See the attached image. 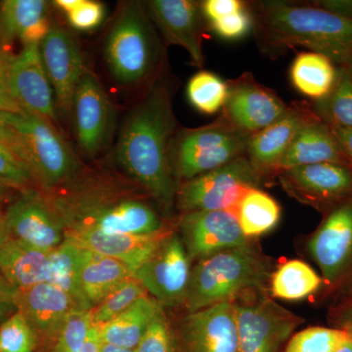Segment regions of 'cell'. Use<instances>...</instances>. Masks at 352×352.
<instances>
[{
	"instance_id": "obj_1",
	"label": "cell",
	"mask_w": 352,
	"mask_h": 352,
	"mask_svg": "<svg viewBox=\"0 0 352 352\" xmlns=\"http://www.w3.org/2000/svg\"><path fill=\"white\" fill-rule=\"evenodd\" d=\"M173 82L162 76L127 115L116 145V161L164 212L176 201L178 184L170 148L177 129Z\"/></svg>"
},
{
	"instance_id": "obj_2",
	"label": "cell",
	"mask_w": 352,
	"mask_h": 352,
	"mask_svg": "<svg viewBox=\"0 0 352 352\" xmlns=\"http://www.w3.org/2000/svg\"><path fill=\"white\" fill-rule=\"evenodd\" d=\"M252 32L265 56L278 58L302 47L342 66L352 55V21L307 2L247 1Z\"/></svg>"
},
{
	"instance_id": "obj_3",
	"label": "cell",
	"mask_w": 352,
	"mask_h": 352,
	"mask_svg": "<svg viewBox=\"0 0 352 352\" xmlns=\"http://www.w3.org/2000/svg\"><path fill=\"white\" fill-rule=\"evenodd\" d=\"M104 53L111 75L122 87H151L164 76L166 46L142 2L120 4Z\"/></svg>"
},
{
	"instance_id": "obj_4",
	"label": "cell",
	"mask_w": 352,
	"mask_h": 352,
	"mask_svg": "<svg viewBox=\"0 0 352 352\" xmlns=\"http://www.w3.org/2000/svg\"><path fill=\"white\" fill-rule=\"evenodd\" d=\"M19 140V157L45 191L69 186L82 173V163L59 127L27 112H4Z\"/></svg>"
},
{
	"instance_id": "obj_5",
	"label": "cell",
	"mask_w": 352,
	"mask_h": 352,
	"mask_svg": "<svg viewBox=\"0 0 352 352\" xmlns=\"http://www.w3.org/2000/svg\"><path fill=\"white\" fill-rule=\"evenodd\" d=\"M268 279L267 264L250 245L227 250L199 261L191 270L185 302L189 312L198 311L263 288Z\"/></svg>"
},
{
	"instance_id": "obj_6",
	"label": "cell",
	"mask_w": 352,
	"mask_h": 352,
	"mask_svg": "<svg viewBox=\"0 0 352 352\" xmlns=\"http://www.w3.org/2000/svg\"><path fill=\"white\" fill-rule=\"evenodd\" d=\"M64 226H80L106 234L149 236L162 232L156 210L136 199L87 194L50 201Z\"/></svg>"
},
{
	"instance_id": "obj_7",
	"label": "cell",
	"mask_w": 352,
	"mask_h": 352,
	"mask_svg": "<svg viewBox=\"0 0 352 352\" xmlns=\"http://www.w3.org/2000/svg\"><path fill=\"white\" fill-rule=\"evenodd\" d=\"M250 138L222 115L204 126L177 129L170 148L177 184L245 156Z\"/></svg>"
},
{
	"instance_id": "obj_8",
	"label": "cell",
	"mask_w": 352,
	"mask_h": 352,
	"mask_svg": "<svg viewBox=\"0 0 352 352\" xmlns=\"http://www.w3.org/2000/svg\"><path fill=\"white\" fill-rule=\"evenodd\" d=\"M261 179L263 176L247 157H238L179 184L176 205L183 214L206 210L233 212L248 190L258 188Z\"/></svg>"
},
{
	"instance_id": "obj_9",
	"label": "cell",
	"mask_w": 352,
	"mask_h": 352,
	"mask_svg": "<svg viewBox=\"0 0 352 352\" xmlns=\"http://www.w3.org/2000/svg\"><path fill=\"white\" fill-rule=\"evenodd\" d=\"M71 113L78 147L88 157L99 156L112 139L115 109L98 78L88 69L76 88Z\"/></svg>"
},
{
	"instance_id": "obj_10",
	"label": "cell",
	"mask_w": 352,
	"mask_h": 352,
	"mask_svg": "<svg viewBox=\"0 0 352 352\" xmlns=\"http://www.w3.org/2000/svg\"><path fill=\"white\" fill-rule=\"evenodd\" d=\"M239 352H279L298 318L267 298L234 302Z\"/></svg>"
},
{
	"instance_id": "obj_11",
	"label": "cell",
	"mask_w": 352,
	"mask_h": 352,
	"mask_svg": "<svg viewBox=\"0 0 352 352\" xmlns=\"http://www.w3.org/2000/svg\"><path fill=\"white\" fill-rule=\"evenodd\" d=\"M228 95L220 115L252 136L270 126L288 110L274 90L256 82L252 73L227 80Z\"/></svg>"
},
{
	"instance_id": "obj_12",
	"label": "cell",
	"mask_w": 352,
	"mask_h": 352,
	"mask_svg": "<svg viewBox=\"0 0 352 352\" xmlns=\"http://www.w3.org/2000/svg\"><path fill=\"white\" fill-rule=\"evenodd\" d=\"M190 258L177 235H168L134 277L157 302L175 305L185 302L188 292Z\"/></svg>"
},
{
	"instance_id": "obj_13",
	"label": "cell",
	"mask_w": 352,
	"mask_h": 352,
	"mask_svg": "<svg viewBox=\"0 0 352 352\" xmlns=\"http://www.w3.org/2000/svg\"><path fill=\"white\" fill-rule=\"evenodd\" d=\"M3 215L13 239L44 251H52L64 242L59 215L51 201L36 190L21 191Z\"/></svg>"
},
{
	"instance_id": "obj_14",
	"label": "cell",
	"mask_w": 352,
	"mask_h": 352,
	"mask_svg": "<svg viewBox=\"0 0 352 352\" xmlns=\"http://www.w3.org/2000/svg\"><path fill=\"white\" fill-rule=\"evenodd\" d=\"M41 61L54 90L58 113H71L76 88L87 72L82 51L71 32L58 24L51 25L50 32L39 43Z\"/></svg>"
},
{
	"instance_id": "obj_15",
	"label": "cell",
	"mask_w": 352,
	"mask_h": 352,
	"mask_svg": "<svg viewBox=\"0 0 352 352\" xmlns=\"http://www.w3.org/2000/svg\"><path fill=\"white\" fill-rule=\"evenodd\" d=\"M148 13L166 43L184 48L197 68L205 65L203 43L207 20L201 1L194 0H150Z\"/></svg>"
},
{
	"instance_id": "obj_16",
	"label": "cell",
	"mask_w": 352,
	"mask_h": 352,
	"mask_svg": "<svg viewBox=\"0 0 352 352\" xmlns=\"http://www.w3.org/2000/svg\"><path fill=\"white\" fill-rule=\"evenodd\" d=\"M179 228L190 259L201 261L217 252L249 245L237 217L231 210L183 214Z\"/></svg>"
},
{
	"instance_id": "obj_17",
	"label": "cell",
	"mask_w": 352,
	"mask_h": 352,
	"mask_svg": "<svg viewBox=\"0 0 352 352\" xmlns=\"http://www.w3.org/2000/svg\"><path fill=\"white\" fill-rule=\"evenodd\" d=\"M175 339L176 352H239L233 302L190 312Z\"/></svg>"
},
{
	"instance_id": "obj_18",
	"label": "cell",
	"mask_w": 352,
	"mask_h": 352,
	"mask_svg": "<svg viewBox=\"0 0 352 352\" xmlns=\"http://www.w3.org/2000/svg\"><path fill=\"white\" fill-rule=\"evenodd\" d=\"M11 94L23 112L38 116L59 126L54 90L41 61L39 45L23 46L9 69Z\"/></svg>"
},
{
	"instance_id": "obj_19",
	"label": "cell",
	"mask_w": 352,
	"mask_h": 352,
	"mask_svg": "<svg viewBox=\"0 0 352 352\" xmlns=\"http://www.w3.org/2000/svg\"><path fill=\"white\" fill-rule=\"evenodd\" d=\"M317 119L310 102H292L283 117L251 136L245 157L263 177L277 175L280 162L298 132Z\"/></svg>"
},
{
	"instance_id": "obj_20",
	"label": "cell",
	"mask_w": 352,
	"mask_h": 352,
	"mask_svg": "<svg viewBox=\"0 0 352 352\" xmlns=\"http://www.w3.org/2000/svg\"><path fill=\"white\" fill-rule=\"evenodd\" d=\"M278 176L292 196L312 205L340 203L352 196V168L344 164H307L281 171Z\"/></svg>"
},
{
	"instance_id": "obj_21",
	"label": "cell",
	"mask_w": 352,
	"mask_h": 352,
	"mask_svg": "<svg viewBox=\"0 0 352 352\" xmlns=\"http://www.w3.org/2000/svg\"><path fill=\"white\" fill-rule=\"evenodd\" d=\"M308 251L328 281L344 273L352 259V196L329 212L310 239Z\"/></svg>"
},
{
	"instance_id": "obj_22",
	"label": "cell",
	"mask_w": 352,
	"mask_h": 352,
	"mask_svg": "<svg viewBox=\"0 0 352 352\" xmlns=\"http://www.w3.org/2000/svg\"><path fill=\"white\" fill-rule=\"evenodd\" d=\"M64 235L65 241L72 244L126 264L134 274L168 236L164 232L149 236L106 234L80 226H64Z\"/></svg>"
},
{
	"instance_id": "obj_23",
	"label": "cell",
	"mask_w": 352,
	"mask_h": 352,
	"mask_svg": "<svg viewBox=\"0 0 352 352\" xmlns=\"http://www.w3.org/2000/svg\"><path fill=\"white\" fill-rule=\"evenodd\" d=\"M17 307L36 336L48 340L56 339L72 312L80 309L66 292L46 282L18 289Z\"/></svg>"
},
{
	"instance_id": "obj_24",
	"label": "cell",
	"mask_w": 352,
	"mask_h": 352,
	"mask_svg": "<svg viewBox=\"0 0 352 352\" xmlns=\"http://www.w3.org/2000/svg\"><path fill=\"white\" fill-rule=\"evenodd\" d=\"M50 15V3L44 0L0 2V45L8 48L15 41L39 45L52 25Z\"/></svg>"
},
{
	"instance_id": "obj_25",
	"label": "cell",
	"mask_w": 352,
	"mask_h": 352,
	"mask_svg": "<svg viewBox=\"0 0 352 352\" xmlns=\"http://www.w3.org/2000/svg\"><path fill=\"white\" fill-rule=\"evenodd\" d=\"M322 163L344 164L351 168L333 129L323 120L317 119L298 132L280 162L278 175L289 168Z\"/></svg>"
},
{
	"instance_id": "obj_26",
	"label": "cell",
	"mask_w": 352,
	"mask_h": 352,
	"mask_svg": "<svg viewBox=\"0 0 352 352\" xmlns=\"http://www.w3.org/2000/svg\"><path fill=\"white\" fill-rule=\"evenodd\" d=\"M50 254L51 251H44L11 238L0 252V273L17 289L47 283Z\"/></svg>"
},
{
	"instance_id": "obj_27",
	"label": "cell",
	"mask_w": 352,
	"mask_h": 352,
	"mask_svg": "<svg viewBox=\"0 0 352 352\" xmlns=\"http://www.w3.org/2000/svg\"><path fill=\"white\" fill-rule=\"evenodd\" d=\"M160 303L145 296L126 311L99 328L103 344L135 349L155 317L161 312Z\"/></svg>"
},
{
	"instance_id": "obj_28",
	"label": "cell",
	"mask_w": 352,
	"mask_h": 352,
	"mask_svg": "<svg viewBox=\"0 0 352 352\" xmlns=\"http://www.w3.org/2000/svg\"><path fill=\"white\" fill-rule=\"evenodd\" d=\"M134 277L133 271L117 259L87 251L80 270V289L85 302L94 308L122 282Z\"/></svg>"
},
{
	"instance_id": "obj_29",
	"label": "cell",
	"mask_w": 352,
	"mask_h": 352,
	"mask_svg": "<svg viewBox=\"0 0 352 352\" xmlns=\"http://www.w3.org/2000/svg\"><path fill=\"white\" fill-rule=\"evenodd\" d=\"M338 76V66L320 53L300 52L289 68V80L300 94L318 101L331 91Z\"/></svg>"
},
{
	"instance_id": "obj_30",
	"label": "cell",
	"mask_w": 352,
	"mask_h": 352,
	"mask_svg": "<svg viewBox=\"0 0 352 352\" xmlns=\"http://www.w3.org/2000/svg\"><path fill=\"white\" fill-rule=\"evenodd\" d=\"M245 237L270 232L281 219V207L270 194L258 188L248 190L233 210Z\"/></svg>"
},
{
	"instance_id": "obj_31",
	"label": "cell",
	"mask_w": 352,
	"mask_h": 352,
	"mask_svg": "<svg viewBox=\"0 0 352 352\" xmlns=\"http://www.w3.org/2000/svg\"><path fill=\"white\" fill-rule=\"evenodd\" d=\"M87 250L65 241L51 251L47 283L63 289L78 303L80 309L91 310L83 298L80 285V270Z\"/></svg>"
},
{
	"instance_id": "obj_32",
	"label": "cell",
	"mask_w": 352,
	"mask_h": 352,
	"mask_svg": "<svg viewBox=\"0 0 352 352\" xmlns=\"http://www.w3.org/2000/svg\"><path fill=\"white\" fill-rule=\"evenodd\" d=\"M322 279L307 263L298 259L282 264L271 277L273 296L284 300H300L312 295Z\"/></svg>"
},
{
	"instance_id": "obj_33",
	"label": "cell",
	"mask_w": 352,
	"mask_h": 352,
	"mask_svg": "<svg viewBox=\"0 0 352 352\" xmlns=\"http://www.w3.org/2000/svg\"><path fill=\"white\" fill-rule=\"evenodd\" d=\"M319 119L330 126L352 131V76L338 66V76L332 91L318 101L310 102Z\"/></svg>"
},
{
	"instance_id": "obj_34",
	"label": "cell",
	"mask_w": 352,
	"mask_h": 352,
	"mask_svg": "<svg viewBox=\"0 0 352 352\" xmlns=\"http://www.w3.org/2000/svg\"><path fill=\"white\" fill-rule=\"evenodd\" d=\"M186 90L190 104L205 115L221 112L228 95L227 82L208 71H200L192 76Z\"/></svg>"
},
{
	"instance_id": "obj_35",
	"label": "cell",
	"mask_w": 352,
	"mask_h": 352,
	"mask_svg": "<svg viewBox=\"0 0 352 352\" xmlns=\"http://www.w3.org/2000/svg\"><path fill=\"white\" fill-rule=\"evenodd\" d=\"M146 296V289L135 277L122 282L91 309L92 324L100 327L126 311L127 308Z\"/></svg>"
},
{
	"instance_id": "obj_36",
	"label": "cell",
	"mask_w": 352,
	"mask_h": 352,
	"mask_svg": "<svg viewBox=\"0 0 352 352\" xmlns=\"http://www.w3.org/2000/svg\"><path fill=\"white\" fill-rule=\"evenodd\" d=\"M351 340L344 329L307 328L291 338L285 352H337Z\"/></svg>"
},
{
	"instance_id": "obj_37",
	"label": "cell",
	"mask_w": 352,
	"mask_h": 352,
	"mask_svg": "<svg viewBox=\"0 0 352 352\" xmlns=\"http://www.w3.org/2000/svg\"><path fill=\"white\" fill-rule=\"evenodd\" d=\"M36 336L20 311L0 325V352H36Z\"/></svg>"
},
{
	"instance_id": "obj_38",
	"label": "cell",
	"mask_w": 352,
	"mask_h": 352,
	"mask_svg": "<svg viewBox=\"0 0 352 352\" xmlns=\"http://www.w3.org/2000/svg\"><path fill=\"white\" fill-rule=\"evenodd\" d=\"M92 325L91 310L72 312L54 340L51 352H80Z\"/></svg>"
},
{
	"instance_id": "obj_39",
	"label": "cell",
	"mask_w": 352,
	"mask_h": 352,
	"mask_svg": "<svg viewBox=\"0 0 352 352\" xmlns=\"http://www.w3.org/2000/svg\"><path fill=\"white\" fill-rule=\"evenodd\" d=\"M0 182L7 187L25 191L36 184L34 176L20 157L0 144Z\"/></svg>"
},
{
	"instance_id": "obj_40",
	"label": "cell",
	"mask_w": 352,
	"mask_h": 352,
	"mask_svg": "<svg viewBox=\"0 0 352 352\" xmlns=\"http://www.w3.org/2000/svg\"><path fill=\"white\" fill-rule=\"evenodd\" d=\"M135 352H176L175 339L162 311L155 317Z\"/></svg>"
},
{
	"instance_id": "obj_41",
	"label": "cell",
	"mask_w": 352,
	"mask_h": 352,
	"mask_svg": "<svg viewBox=\"0 0 352 352\" xmlns=\"http://www.w3.org/2000/svg\"><path fill=\"white\" fill-rule=\"evenodd\" d=\"M208 25L219 38L226 41H236L244 38L252 31V18L248 8V3L247 7L239 12L208 23Z\"/></svg>"
},
{
	"instance_id": "obj_42",
	"label": "cell",
	"mask_w": 352,
	"mask_h": 352,
	"mask_svg": "<svg viewBox=\"0 0 352 352\" xmlns=\"http://www.w3.org/2000/svg\"><path fill=\"white\" fill-rule=\"evenodd\" d=\"M67 15L72 27L80 31H89L101 24L105 9L100 2L82 0L75 10Z\"/></svg>"
},
{
	"instance_id": "obj_43",
	"label": "cell",
	"mask_w": 352,
	"mask_h": 352,
	"mask_svg": "<svg viewBox=\"0 0 352 352\" xmlns=\"http://www.w3.org/2000/svg\"><path fill=\"white\" fill-rule=\"evenodd\" d=\"M14 57L8 48L0 45V110L3 112L21 113L22 109L11 94L9 85V69Z\"/></svg>"
},
{
	"instance_id": "obj_44",
	"label": "cell",
	"mask_w": 352,
	"mask_h": 352,
	"mask_svg": "<svg viewBox=\"0 0 352 352\" xmlns=\"http://www.w3.org/2000/svg\"><path fill=\"white\" fill-rule=\"evenodd\" d=\"M201 11L208 23L239 12L247 7V1L241 0H205L201 1Z\"/></svg>"
},
{
	"instance_id": "obj_45",
	"label": "cell",
	"mask_w": 352,
	"mask_h": 352,
	"mask_svg": "<svg viewBox=\"0 0 352 352\" xmlns=\"http://www.w3.org/2000/svg\"><path fill=\"white\" fill-rule=\"evenodd\" d=\"M17 293V289L0 276V322L6 321L18 311Z\"/></svg>"
},
{
	"instance_id": "obj_46",
	"label": "cell",
	"mask_w": 352,
	"mask_h": 352,
	"mask_svg": "<svg viewBox=\"0 0 352 352\" xmlns=\"http://www.w3.org/2000/svg\"><path fill=\"white\" fill-rule=\"evenodd\" d=\"M314 6L352 21V0H321L314 1Z\"/></svg>"
},
{
	"instance_id": "obj_47",
	"label": "cell",
	"mask_w": 352,
	"mask_h": 352,
	"mask_svg": "<svg viewBox=\"0 0 352 352\" xmlns=\"http://www.w3.org/2000/svg\"><path fill=\"white\" fill-rule=\"evenodd\" d=\"M0 144L6 146L19 157V140L15 132L7 124L3 111L0 110ZM22 161V160H21Z\"/></svg>"
},
{
	"instance_id": "obj_48",
	"label": "cell",
	"mask_w": 352,
	"mask_h": 352,
	"mask_svg": "<svg viewBox=\"0 0 352 352\" xmlns=\"http://www.w3.org/2000/svg\"><path fill=\"white\" fill-rule=\"evenodd\" d=\"M331 129H333L336 138H338L340 144L342 145V149L346 153L352 168V131L333 126H331Z\"/></svg>"
},
{
	"instance_id": "obj_49",
	"label": "cell",
	"mask_w": 352,
	"mask_h": 352,
	"mask_svg": "<svg viewBox=\"0 0 352 352\" xmlns=\"http://www.w3.org/2000/svg\"><path fill=\"white\" fill-rule=\"evenodd\" d=\"M102 340L99 328L92 325L88 331L87 340L83 344L80 352H101Z\"/></svg>"
},
{
	"instance_id": "obj_50",
	"label": "cell",
	"mask_w": 352,
	"mask_h": 352,
	"mask_svg": "<svg viewBox=\"0 0 352 352\" xmlns=\"http://www.w3.org/2000/svg\"><path fill=\"white\" fill-rule=\"evenodd\" d=\"M11 238H12V236H11L10 231H9L8 226H7L4 215L0 214V252Z\"/></svg>"
},
{
	"instance_id": "obj_51",
	"label": "cell",
	"mask_w": 352,
	"mask_h": 352,
	"mask_svg": "<svg viewBox=\"0 0 352 352\" xmlns=\"http://www.w3.org/2000/svg\"><path fill=\"white\" fill-rule=\"evenodd\" d=\"M82 0H57L55 1V4L59 8H61L65 13L69 14L72 11L75 10L78 4L80 3Z\"/></svg>"
},
{
	"instance_id": "obj_52",
	"label": "cell",
	"mask_w": 352,
	"mask_h": 352,
	"mask_svg": "<svg viewBox=\"0 0 352 352\" xmlns=\"http://www.w3.org/2000/svg\"><path fill=\"white\" fill-rule=\"evenodd\" d=\"M342 322L344 324V330L349 331L352 335V307L344 312L342 317Z\"/></svg>"
},
{
	"instance_id": "obj_53",
	"label": "cell",
	"mask_w": 352,
	"mask_h": 352,
	"mask_svg": "<svg viewBox=\"0 0 352 352\" xmlns=\"http://www.w3.org/2000/svg\"><path fill=\"white\" fill-rule=\"evenodd\" d=\"M101 352H135V351L134 349L112 346V344H102Z\"/></svg>"
},
{
	"instance_id": "obj_54",
	"label": "cell",
	"mask_w": 352,
	"mask_h": 352,
	"mask_svg": "<svg viewBox=\"0 0 352 352\" xmlns=\"http://www.w3.org/2000/svg\"><path fill=\"white\" fill-rule=\"evenodd\" d=\"M7 188H8V187L0 182V206H1L4 199H6Z\"/></svg>"
},
{
	"instance_id": "obj_55",
	"label": "cell",
	"mask_w": 352,
	"mask_h": 352,
	"mask_svg": "<svg viewBox=\"0 0 352 352\" xmlns=\"http://www.w3.org/2000/svg\"><path fill=\"white\" fill-rule=\"evenodd\" d=\"M337 352H352V340H349V342H346L344 346L340 347L339 351Z\"/></svg>"
},
{
	"instance_id": "obj_56",
	"label": "cell",
	"mask_w": 352,
	"mask_h": 352,
	"mask_svg": "<svg viewBox=\"0 0 352 352\" xmlns=\"http://www.w3.org/2000/svg\"><path fill=\"white\" fill-rule=\"evenodd\" d=\"M340 67H344V68H346L347 69V72H349V73L351 74V76H352V55L351 57H349V59L347 60L346 63H344V65H342V66Z\"/></svg>"
},
{
	"instance_id": "obj_57",
	"label": "cell",
	"mask_w": 352,
	"mask_h": 352,
	"mask_svg": "<svg viewBox=\"0 0 352 352\" xmlns=\"http://www.w3.org/2000/svg\"><path fill=\"white\" fill-rule=\"evenodd\" d=\"M0 276H2L1 273H0Z\"/></svg>"
}]
</instances>
